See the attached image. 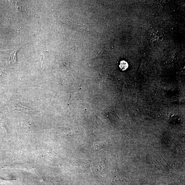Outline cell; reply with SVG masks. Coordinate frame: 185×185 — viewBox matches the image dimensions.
Instances as JSON below:
<instances>
[{
	"label": "cell",
	"instance_id": "6da1fadb",
	"mask_svg": "<svg viewBox=\"0 0 185 185\" xmlns=\"http://www.w3.org/2000/svg\"><path fill=\"white\" fill-rule=\"evenodd\" d=\"M19 48H16L12 50H10L6 52V53L8 54V56H9V61H11L12 63H14L16 61V53L19 50Z\"/></svg>",
	"mask_w": 185,
	"mask_h": 185
},
{
	"label": "cell",
	"instance_id": "7a4b0ae2",
	"mask_svg": "<svg viewBox=\"0 0 185 185\" xmlns=\"http://www.w3.org/2000/svg\"><path fill=\"white\" fill-rule=\"evenodd\" d=\"M128 64L125 61H122L120 62L119 67L120 69L122 70H126L128 67Z\"/></svg>",
	"mask_w": 185,
	"mask_h": 185
}]
</instances>
